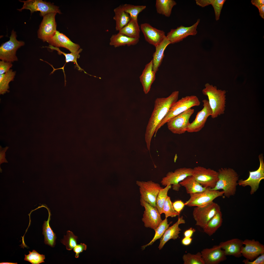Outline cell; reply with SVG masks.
Masks as SVG:
<instances>
[{
	"label": "cell",
	"instance_id": "cell-1",
	"mask_svg": "<svg viewBox=\"0 0 264 264\" xmlns=\"http://www.w3.org/2000/svg\"><path fill=\"white\" fill-rule=\"evenodd\" d=\"M179 93V91H175L167 97L158 98L155 100L154 109L148 121L145 134V140L149 151L151 140L157 127L171 108L178 100Z\"/></svg>",
	"mask_w": 264,
	"mask_h": 264
},
{
	"label": "cell",
	"instance_id": "cell-2",
	"mask_svg": "<svg viewBox=\"0 0 264 264\" xmlns=\"http://www.w3.org/2000/svg\"><path fill=\"white\" fill-rule=\"evenodd\" d=\"M218 180L215 187L211 188L213 190L222 189L224 192V197L229 198L234 196L236 194L237 187L238 185L239 176L233 169L222 168L218 172Z\"/></svg>",
	"mask_w": 264,
	"mask_h": 264
},
{
	"label": "cell",
	"instance_id": "cell-3",
	"mask_svg": "<svg viewBox=\"0 0 264 264\" xmlns=\"http://www.w3.org/2000/svg\"><path fill=\"white\" fill-rule=\"evenodd\" d=\"M202 90L203 94L207 96L212 111L211 117L214 119L224 113L226 104V91L217 89L216 86L209 83L205 85Z\"/></svg>",
	"mask_w": 264,
	"mask_h": 264
},
{
	"label": "cell",
	"instance_id": "cell-4",
	"mask_svg": "<svg viewBox=\"0 0 264 264\" xmlns=\"http://www.w3.org/2000/svg\"><path fill=\"white\" fill-rule=\"evenodd\" d=\"M200 103L199 99L195 95L186 96L177 100L158 125L154 133V137L158 130L171 119L193 107L199 106Z\"/></svg>",
	"mask_w": 264,
	"mask_h": 264
},
{
	"label": "cell",
	"instance_id": "cell-5",
	"mask_svg": "<svg viewBox=\"0 0 264 264\" xmlns=\"http://www.w3.org/2000/svg\"><path fill=\"white\" fill-rule=\"evenodd\" d=\"M220 210V206L213 201L203 206L196 207L193 212V217L196 222V225L203 228Z\"/></svg>",
	"mask_w": 264,
	"mask_h": 264
},
{
	"label": "cell",
	"instance_id": "cell-6",
	"mask_svg": "<svg viewBox=\"0 0 264 264\" xmlns=\"http://www.w3.org/2000/svg\"><path fill=\"white\" fill-rule=\"evenodd\" d=\"M16 32L13 30L11 33L10 40L3 43L0 47V59L6 62H13L17 61L16 55L17 50L25 44L24 42L18 40Z\"/></svg>",
	"mask_w": 264,
	"mask_h": 264
},
{
	"label": "cell",
	"instance_id": "cell-7",
	"mask_svg": "<svg viewBox=\"0 0 264 264\" xmlns=\"http://www.w3.org/2000/svg\"><path fill=\"white\" fill-rule=\"evenodd\" d=\"M223 194L222 190H213L206 188L202 191L189 194L190 198L185 205L189 207L203 206L213 201L216 198L223 196Z\"/></svg>",
	"mask_w": 264,
	"mask_h": 264
},
{
	"label": "cell",
	"instance_id": "cell-8",
	"mask_svg": "<svg viewBox=\"0 0 264 264\" xmlns=\"http://www.w3.org/2000/svg\"><path fill=\"white\" fill-rule=\"evenodd\" d=\"M192 175L199 184L205 188H214L218 180V172L200 166L193 168Z\"/></svg>",
	"mask_w": 264,
	"mask_h": 264
},
{
	"label": "cell",
	"instance_id": "cell-9",
	"mask_svg": "<svg viewBox=\"0 0 264 264\" xmlns=\"http://www.w3.org/2000/svg\"><path fill=\"white\" fill-rule=\"evenodd\" d=\"M19 1L23 3L22 7L21 9H17L19 11H21L24 9L29 10L31 13L39 11L40 12V16L43 17L52 13L59 14L61 13L58 7L52 3L42 0H20Z\"/></svg>",
	"mask_w": 264,
	"mask_h": 264
},
{
	"label": "cell",
	"instance_id": "cell-10",
	"mask_svg": "<svg viewBox=\"0 0 264 264\" xmlns=\"http://www.w3.org/2000/svg\"><path fill=\"white\" fill-rule=\"evenodd\" d=\"M194 111V109L190 108L172 118L167 123L168 129L174 134L185 133L190 123L189 119Z\"/></svg>",
	"mask_w": 264,
	"mask_h": 264
},
{
	"label": "cell",
	"instance_id": "cell-11",
	"mask_svg": "<svg viewBox=\"0 0 264 264\" xmlns=\"http://www.w3.org/2000/svg\"><path fill=\"white\" fill-rule=\"evenodd\" d=\"M260 165L258 169L254 171H249V176L246 179H240L238 181L239 186L245 187H250L251 195L253 194L259 187L261 181L264 179V163L263 154L259 155Z\"/></svg>",
	"mask_w": 264,
	"mask_h": 264
},
{
	"label": "cell",
	"instance_id": "cell-12",
	"mask_svg": "<svg viewBox=\"0 0 264 264\" xmlns=\"http://www.w3.org/2000/svg\"><path fill=\"white\" fill-rule=\"evenodd\" d=\"M136 183L139 187L141 197L151 206L156 207L157 195L160 190L163 188L159 184L152 180L137 181Z\"/></svg>",
	"mask_w": 264,
	"mask_h": 264
},
{
	"label": "cell",
	"instance_id": "cell-13",
	"mask_svg": "<svg viewBox=\"0 0 264 264\" xmlns=\"http://www.w3.org/2000/svg\"><path fill=\"white\" fill-rule=\"evenodd\" d=\"M193 168L184 167L178 168L174 172H168L161 182L164 186L172 185L173 189L178 191L181 186L179 183L187 176L192 175Z\"/></svg>",
	"mask_w": 264,
	"mask_h": 264
},
{
	"label": "cell",
	"instance_id": "cell-14",
	"mask_svg": "<svg viewBox=\"0 0 264 264\" xmlns=\"http://www.w3.org/2000/svg\"><path fill=\"white\" fill-rule=\"evenodd\" d=\"M141 205L145 209L142 219L144 226L154 231L162 221L161 214L156 207H153L146 202L141 197Z\"/></svg>",
	"mask_w": 264,
	"mask_h": 264
},
{
	"label": "cell",
	"instance_id": "cell-15",
	"mask_svg": "<svg viewBox=\"0 0 264 264\" xmlns=\"http://www.w3.org/2000/svg\"><path fill=\"white\" fill-rule=\"evenodd\" d=\"M56 13H50L43 17L38 32V38L43 42H47L55 34L56 24L55 16Z\"/></svg>",
	"mask_w": 264,
	"mask_h": 264
},
{
	"label": "cell",
	"instance_id": "cell-16",
	"mask_svg": "<svg viewBox=\"0 0 264 264\" xmlns=\"http://www.w3.org/2000/svg\"><path fill=\"white\" fill-rule=\"evenodd\" d=\"M202 101L203 108L197 113L194 120L189 124L187 130L188 132H197L200 131L204 127L208 117L212 114L208 100L205 99Z\"/></svg>",
	"mask_w": 264,
	"mask_h": 264
},
{
	"label": "cell",
	"instance_id": "cell-17",
	"mask_svg": "<svg viewBox=\"0 0 264 264\" xmlns=\"http://www.w3.org/2000/svg\"><path fill=\"white\" fill-rule=\"evenodd\" d=\"M200 21V19H198L191 26L185 27L181 25L176 29H172L166 36L171 44H173L182 41L189 35H195L197 33V29Z\"/></svg>",
	"mask_w": 264,
	"mask_h": 264
},
{
	"label": "cell",
	"instance_id": "cell-18",
	"mask_svg": "<svg viewBox=\"0 0 264 264\" xmlns=\"http://www.w3.org/2000/svg\"><path fill=\"white\" fill-rule=\"evenodd\" d=\"M243 243L244 246L242 247V254L246 259L252 261L264 253V245L258 241L246 239Z\"/></svg>",
	"mask_w": 264,
	"mask_h": 264
},
{
	"label": "cell",
	"instance_id": "cell-19",
	"mask_svg": "<svg viewBox=\"0 0 264 264\" xmlns=\"http://www.w3.org/2000/svg\"><path fill=\"white\" fill-rule=\"evenodd\" d=\"M140 27L146 41L155 47L160 44L166 36L163 31L155 28L148 23L142 24Z\"/></svg>",
	"mask_w": 264,
	"mask_h": 264
},
{
	"label": "cell",
	"instance_id": "cell-20",
	"mask_svg": "<svg viewBox=\"0 0 264 264\" xmlns=\"http://www.w3.org/2000/svg\"><path fill=\"white\" fill-rule=\"evenodd\" d=\"M201 253L205 264H218L227 259L224 251L219 245L204 249Z\"/></svg>",
	"mask_w": 264,
	"mask_h": 264
},
{
	"label": "cell",
	"instance_id": "cell-21",
	"mask_svg": "<svg viewBox=\"0 0 264 264\" xmlns=\"http://www.w3.org/2000/svg\"><path fill=\"white\" fill-rule=\"evenodd\" d=\"M50 45L55 47H63L74 52L80 48L79 45L72 42L66 36L56 31L55 34L47 42Z\"/></svg>",
	"mask_w": 264,
	"mask_h": 264
},
{
	"label": "cell",
	"instance_id": "cell-22",
	"mask_svg": "<svg viewBox=\"0 0 264 264\" xmlns=\"http://www.w3.org/2000/svg\"><path fill=\"white\" fill-rule=\"evenodd\" d=\"M243 241L235 238L220 242L219 245L224 251L226 256H232L239 258L242 256V250Z\"/></svg>",
	"mask_w": 264,
	"mask_h": 264
},
{
	"label": "cell",
	"instance_id": "cell-23",
	"mask_svg": "<svg viewBox=\"0 0 264 264\" xmlns=\"http://www.w3.org/2000/svg\"><path fill=\"white\" fill-rule=\"evenodd\" d=\"M185 222L182 216L178 218L177 221L175 223L168 228L161 238L158 247L159 250L162 249L165 243L170 240H175L179 237V235L180 233V231L181 230L179 225L181 224H184Z\"/></svg>",
	"mask_w": 264,
	"mask_h": 264
},
{
	"label": "cell",
	"instance_id": "cell-24",
	"mask_svg": "<svg viewBox=\"0 0 264 264\" xmlns=\"http://www.w3.org/2000/svg\"><path fill=\"white\" fill-rule=\"evenodd\" d=\"M153 66L152 60L146 65L140 77L143 91L146 94L148 93L150 91L151 85L155 78L156 73L153 70Z\"/></svg>",
	"mask_w": 264,
	"mask_h": 264
},
{
	"label": "cell",
	"instance_id": "cell-25",
	"mask_svg": "<svg viewBox=\"0 0 264 264\" xmlns=\"http://www.w3.org/2000/svg\"><path fill=\"white\" fill-rule=\"evenodd\" d=\"M171 43L166 36L159 44L155 46V50L153 55L152 60L153 69L156 73L161 65L164 56V52L167 46Z\"/></svg>",
	"mask_w": 264,
	"mask_h": 264
},
{
	"label": "cell",
	"instance_id": "cell-26",
	"mask_svg": "<svg viewBox=\"0 0 264 264\" xmlns=\"http://www.w3.org/2000/svg\"><path fill=\"white\" fill-rule=\"evenodd\" d=\"M139 41V38L130 37L118 32L111 35L110 39L109 44L110 45L117 47L125 45L130 46L135 45Z\"/></svg>",
	"mask_w": 264,
	"mask_h": 264
},
{
	"label": "cell",
	"instance_id": "cell-27",
	"mask_svg": "<svg viewBox=\"0 0 264 264\" xmlns=\"http://www.w3.org/2000/svg\"><path fill=\"white\" fill-rule=\"evenodd\" d=\"M45 47L48 48L52 50H56L58 54L59 55L62 54L65 56V57L66 63L62 67L58 68L55 69L52 66H51L53 68V71L52 72V73H53L54 71L56 70L61 69H62L64 74L65 83L66 82L65 79L66 77L64 73V68L66 64L67 63L70 62H73L75 64L76 67H77L78 70L80 71H83L85 73L88 74L83 69H82L78 65L77 61V59L79 58L80 57V55L79 54L82 52V49L80 48L76 52H71L70 53L67 54L61 51L58 47H55L50 45H49V46Z\"/></svg>",
	"mask_w": 264,
	"mask_h": 264
},
{
	"label": "cell",
	"instance_id": "cell-28",
	"mask_svg": "<svg viewBox=\"0 0 264 264\" xmlns=\"http://www.w3.org/2000/svg\"><path fill=\"white\" fill-rule=\"evenodd\" d=\"M113 11L114 15L113 19L115 22V29L119 31L128 23L131 18L129 14L124 11L122 5L115 8Z\"/></svg>",
	"mask_w": 264,
	"mask_h": 264
},
{
	"label": "cell",
	"instance_id": "cell-29",
	"mask_svg": "<svg viewBox=\"0 0 264 264\" xmlns=\"http://www.w3.org/2000/svg\"><path fill=\"white\" fill-rule=\"evenodd\" d=\"M179 184L185 187L187 193L189 194L202 191L206 188L199 184L192 175L187 176Z\"/></svg>",
	"mask_w": 264,
	"mask_h": 264
},
{
	"label": "cell",
	"instance_id": "cell-30",
	"mask_svg": "<svg viewBox=\"0 0 264 264\" xmlns=\"http://www.w3.org/2000/svg\"><path fill=\"white\" fill-rule=\"evenodd\" d=\"M222 216L221 211L218 212L203 228L204 232L209 236L213 235L221 226Z\"/></svg>",
	"mask_w": 264,
	"mask_h": 264
},
{
	"label": "cell",
	"instance_id": "cell-31",
	"mask_svg": "<svg viewBox=\"0 0 264 264\" xmlns=\"http://www.w3.org/2000/svg\"><path fill=\"white\" fill-rule=\"evenodd\" d=\"M140 28L138 21L131 19L128 23L118 32L129 37L139 39Z\"/></svg>",
	"mask_w": 264,
	"mask_h": 264
},
{
	"label": "cell",
	"instance_id": "cell-32",
	"mask_svg": "<svg viewBox=\"0 0 264 264\" xmlns=\"http://www.w3.org/2000/svg\"><path fill=\"white\" fill-rule=\"evenodd\" d=\"M49 216L48 220L44 221L43 226V234L44 237V243L52 247H54L55 244V240L56 238L55 234L53 232L50 227L49 222L51 215L50 211L47 209Z\"/></svg>",
	"mask_w": 264,
	"mask_h": 264
},
{
	"label": "cell",
	"instance_id": "cell-33",
	"mask_svg": "<svg viewBox=\"0 0 264 264\" xmlns=\"http://www.w3.org/2000/svg\"><path fill=\"white\" fill-rule=\"evenodd\" d=\"M176 3L173 0H156L155 7L157 13L169 17L171 15L173 7Z\"/></svg>",
	"mask_w": 264,
	"mask_h": 264
},
{
	"label": "cell",
	"instance_id": "cell-34",
	"mask_svg": "<svg viewBox=\"0 0 264 264\" xmlns=\"http://www.w3.org/2000/svg\"><path fill=\"white\" fill-rule=\"evenodd\" d=\"M16 71L10 69L5 73L0 75V91L3 93L7 91L10 82L14 80Z\"/></svg>",
	"mask_w": 264,
	"mask_h": 264
},
{
	"label": "cell",
	"instance_id": "cell-35",
	"mask_svg": "<svg viewBox=\"0 0 264 264\" xmlns=\"http://www.w3.org/2000/svg\"><path fill=\"white\" fill-rule=\"evenodd\" d=\"M170 224V223H168L167 218H165L164 220H162L155 230V233L153 239L149 243L142 246V249H144L147 246L152 245L156 240L161 238L169 227Z\"/></svg>",
	"mask_w": 264,
	"mask_h": 264
},
{
	"label": "cell",
	"instance_id": "cell-36",
	"mask_svg": "<svg viewBox=\"0 0 264 264\" xmlns=\"http://www.w3.org/2000/svg\"><path fill=\"white\" fill-rule=\"evenodd\" d=\"M124 11L130 15L131 19L138 21V14L146 8L145 5H137L126 4L122 5Z\"/></svg>",
	"mask_w": 264,
	"mask_h": 264
},
{
	"label": "cell",
	"instance_id": "cell-37",
	"mask_svg": "<svg viewBox=\"0 0 264 264\" xmlns=\"http://www.w3.org/2000/svg\"><path fill=\"white\" fill-rule=\"evenodd\" d=\"M172 187L171 185L166 186L164 188L160 190L157 195L156 201V207L161 214L164 203L167 197V193L169 189Z\"/></svg>",
	"mask_w": 264,
	"mask_h": 264
},
{
	"label": "cell",
	"instance_id": "cell-38",
	"mask_svg": "<svg viewBox=\"0 0 264 264\" xmlns=\"http://www.w3.org/2000/svg\"><path fill=\"white\" fill-rule=\"evenodd\" d=\"M77 237L72 232L68 231L66 235H64L63 239L61 240V242L65 245L67 250H70L77 245Z\"/></svg>",
	"mask_w": 264,
	"mask_h": 264
},
{
	"label": "cell",
	"instance_id": "cell-39",
	"mask_svg": "<svg viewBox=\"0 0 264 264\" xmlns=\"http://www.w3.org/2000/svg\"><path fill=\"white\" fill-rule=\"evenodd\" d=\"M182 259L184 264H205L201 253L196 254L187 253L183 255Z\"/></svg>",
	"mask_w": 264,
	"mask_h": 264
},
{
	"label": "cell",
	"instance_id": "cell-40",
	"mask_svg": "<svg viewBox=\"0 0 264 264\" xmlns=\"http://www.w3.org/2000/svg\"><path fill=\"white\" fill-rule=\"evenodd\" d=\"M164 213L165 218L175 217L179 214L174 210L170 197L167 196L164 203L162 214Z\"/></svg>",
	"mask_w": 264,
	"mask_h": 264
},
{
	"label": "cell",
	"instance_id": "cell-41",
	"mask_svg": "<svg viewBox=\"0 0 264 264\" xmlns=\"http://www.w3.org/2000/svg\"><path fill=\"white\" fill-rule=\"evenodd\" d=\"M28 254H25L24 260L29 262L32 264H39L44 262V255L41 254L34 250L32 252L29 251Z\"/></svg>",
	"mask_w": 264,
	"mask_h": 264
},
{
	"label": "cell",
	"instance_id": "cell-42",
	"mask_svg": "<svg viewBox=\"0 0 264 264\" xmlns=\"http://www.w3.org/2000/svg\"><path fill=\"white\" fill-rule=\"evenodd\" d=\"M225 0H211L210 4L213 8L216 21L220 19L221 11Z\"/></svg>",
	"mask_w": 264,
	"mask_h": 264
},
{
	"label": "cell",
	"instance_id": "cell-43",
	"mask_svg": "<svg viewBox=\"0 0 264 264\" xmlns=\"http://www.w3.org/2000/svg\"><path fill=\"white\" fill-rule=\"evenodd\" d=\"M12 62L5 61L3 60L0 61V74H4L9 71L12 66Z\"/></svg>",
	"mask_w": 264,
	"mask_h": 264
},
{
	"label": "cell",
	"instance_id": "cell-44",
	"mask_svg": "<svg viewBox=\"0 0 264 264\" xmlns=\"http://www.w3.org/2000/svg\"><path fill=\"white\" fill-rule=\"evenodd\" d=\"M242 262L245 264H264V253L261 254L253 261L246 259L243 260Z\"/></svg>",
	"mask_w": 264,
	"mask_h": 264
},
{
	"label": "cell",
	"instance_id": "cell-45",
	"mask_svg": "<svg viewBox=\"0 0 264 264\" xmlns=\"http://www.w3.org/2000/svg\"><path fill=\"white\" fill-rule=\"evenodd\" d=\"M173 205L175 210L179 214L183 209L185 203L180 200L176 201L172 203Z\"/></svg>",
	"mask_w": 264,
	"mask_h": 264
},
{
	"label": "cell",
	"instance_id": "cell-46",
	"mask_svg": "<svg viewBox=\"0 0 264 264\" xmlns=\"http://www.w3.org/2000/svg\"><path fill=\"white\" fill-rule=\"evenodd\" d=\"M87 247L86 245L84 243H81L77 245L73 249L74 251L76 253L75 257L78 258L80 253L82 252L83 251L86 250Z\"/></svg>",
	"mask_w": 264,
	"mask_h": 264
},
{
	"label": "cell",
	"instance_id": "cell-47",
	"mask_svg": "<svg viewBox=\"0 0 264 264\" xmlns=\"http://www.w3.org/2000/svg\"><path fill=\"white\" fill-rule=\"evenodd\" d=\"M1 148L0 147V164L3 162H7L5 158V152L8 148V147H6L5 148H1Z\"/></svg>",
	"mask_w": 264,
	"mask_h": 264
},
{
	"label": "cell",
	"instance_id": "cell-48",
	"mask_svg": "<svg viewBox=\"0 0 264 264\" xmlns=\"http://www.w3.org/2000/svg\"><path fill=\"white\" fill-rule=\"evenodd\" d=\"M196 231V230L192 228H190L186 230L184 233V237H191L193 234Z\"/></svg>",
	"mask_w": 264,
	"mask_h": 264
},
{
	"label": "cell",
	"instance_id": "cell-49",
	"mask_svg": "<svg viewBox=\"0 0 264 264\" xmlns=\"http://www.w3.org/2000/svg\"><path fill=\"white\" fill-rule=\"evenodd\" d=\"M192 240V238L191 237H184L182 239L181 242L183 245L187 246L190 244Z\"/></svg>",
	"mask_w": 264,
	"mask_h": 264
},
{
	"label": "cell",
	"instance_id": "cell-50",
	"mask_svg": "<svg viewBox=\"0 0 264 264\" xmlns=\"http://www.w3.org/2000/svg\"><path fill=\"white\" fill-rule=\"evenodd\" d=\"M251 2L253 5L255 6L257 8L264 5V0H252Z\"/></svg>",
	"mask_w": 264,
	"mask_h": 264
},
{
	"label": "cell",
	"instance_id": "cell-51",
	"mask_svg": "<svg viewBox=\"0 0 264 264\" xmlns=\"http://www.w3.org/2000/svg\"><path fill=\"white\" fill-rule=\"evenodd\" d=\"M259 10V15L263 19H264V5L258 8Z\"/></svg>",
	"mask_w": 264,
	"mask_h": 264
},
{
	"label": "cell",
	"instance_id": "cell-52",
	"mask_svg": "<svg viewBox=\"0 0 264 264\" xmlns=\"http://www.w3.org/2000/svg\"><path fill=\"white\" fill-rule=\"evenodd\" d=\"M0 264H17V263H11L9 262H3L0 263Z\"/></svg>",
	"mask_w": 264,
	"mask_h": 264
}]
</instances>
